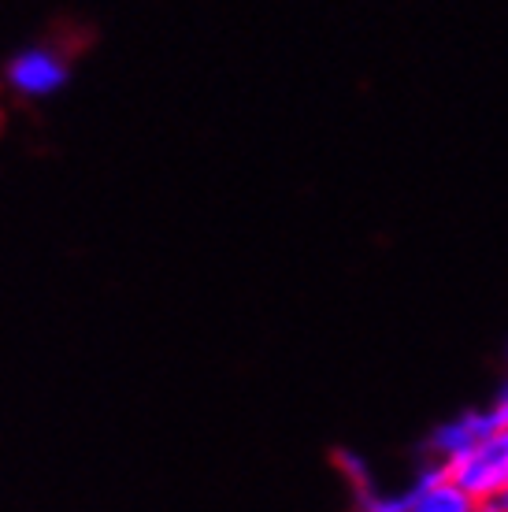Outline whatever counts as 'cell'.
<instances>
[{
    "label": "cell",
    "mask_w": 508,
    "mask_h": 512,
    "mask_svg": "<svg viewBox=\"0 0 508 512\" xmlns=\"http://www.w3.org/2000/svg\"><path fill=\"white\" fill-rule=\"evenodd\" d=\"M445 475L457 483L460 490H468L475 501L494 498L497 490L508 483V427L486 435L483 442L468 446L464 453L442 461Z\"/></svg>",
    "instance_id": "1"
},
{
    "label": "cell",
    "mask_w": 508,
    "mask_h": 512,
    "mask_svg": "<svg viewBox=\"0 0 508 512\" xmlns=\"http://www.w3.org/2000/svg\"><path fill=\"white\" fill-rule=\"evenodd\" d=\"M408 512H479V501L471 498L468 490H460L438 464V468L416 479L412 498H408Z\"/></svg>",
    "instance_id": "2"
},
{
    "label": "cell",
    "mask_w": 508,
    "mask_h": 512,
    "mask_svg": "<svg viewBox=\"0 0 508 512\" xmlns=\"http://www.w3.org/2000/svg\"><path fill=\"white\" fill-rule=\"evenodd\" d=\"M486 435H494V423H490L486 409L464 412V416L442 423V427L434 431V435H431V449L438 453V457H442V461H449V457L464 453V449L475 446V442H483Z\"/></svg>",
    "instance_id": "3"
},
{
    "label": "cell",
    "mask_w": 508,
    "mask_h": 512,
    "mask_svg": "<svg viewBox=\"0 0 508 512\" xmlns=\"http://www.w3.org/2000/svg\"><path fill=\"white\" fill-rule=\"evenodd\" d=\"M12 82L23 93H49L64 82V60L52 52H26L12 64Z\"/></svg>",
    "instance_id": "4"
},
{
    "label": "cell",
    "mask_w": 508,
    "mask_h": 512,
    "mask_svg": "<svg viewBox=\"0 0 508 512\" xmlns=\"http://www.w3.org/2000/svg\"><path fill=\"white\" fill-rule=\"evenodd\" d=\"M486 416L494 423V431H505L508 427V379L501 383V390L494 394V401L486 405Z\"/></svg>",
    "instance_id": "5"
},
{
    "label": "cell",
    "mask_w": 508,
    "mask_h": 512,
    "mask_svg": "<svg viewBox=\"0 0 508 512\" xmlns=\"http://www.w3.org/2000/svg\"><path fill=\"white\" fill-rule=\"evenodd\" d=\"M479 512H508V483L501 490H497L494 498L479 501Z\"/></svg>",
    "instance_id": "6"
},
{
    "label": "cell",
    "mask_w": 508,
    "mask_h": 512,
    "mask_svg": "<svg viewBox=\"0 0 508 512\" xmlns=\"http://www.w3.org/2000/svg\"><path fill=\"white\" fill-rule=\"evenodd\" d=\"M364 512H368V509H364Z\"/></svg>",
    "instance_id": "7"
}]
</instances>
